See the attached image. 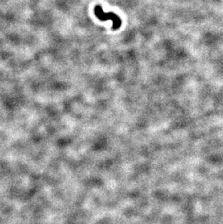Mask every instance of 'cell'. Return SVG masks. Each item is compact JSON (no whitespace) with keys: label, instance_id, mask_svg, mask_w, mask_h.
<instances>
[{"label":"cell","instance_id":"obj_1","mask_svg":"<svg viewBox=\"0 0 223 224\" xmlns=\"http://www.w3.org/2000/svg\"><path fill=\"white\" fill-rule=\"evenodd\" d=\"M94 10L96 16L100 20H102V21H106L108 20H112L113 22L112 28L114 30H117L120 27L121 20L116 14L113 13V12H104L100 5H96L94 7Z\"/></svg>","mask_w":223,"mask_h":224}]
</instances>
